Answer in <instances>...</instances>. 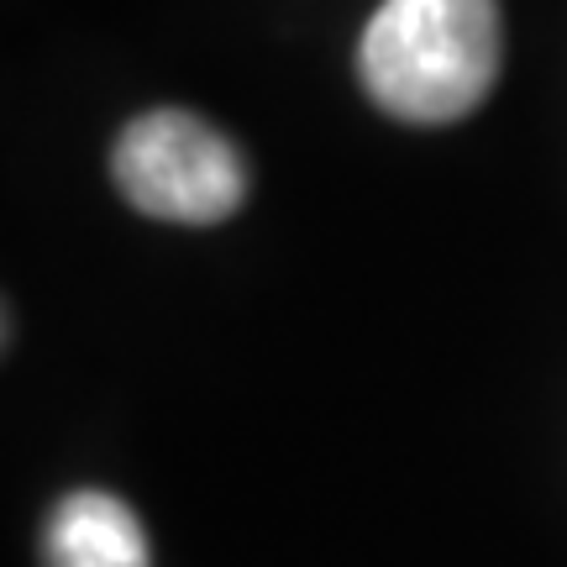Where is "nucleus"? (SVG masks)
I'll return each mask as SVG.
<instances>
[{
    "instance_id": "7ed1b4c3",
    "label": "nucleus",
    "mask_w": 567,
    "mask_h": 567,
    "mask_svg": "<svg viewBox=\"0 0 567 567\" xmlns=\"http://www.w3.org/2000/svg\"><path fill=\"white\" fill-rule=\"evenodd\" d=\"M42 563L48 567H153L147 530L116 494L80 488L69 494L42 530Z\"/></svg>"
},
{
    "instance_id": "f257e3e1",
    "label": "nucleus",
    "mask_w": 567,
    "mask_h": 567,
    "mask_svg": "<svg viewBox=\"0 0 567 567\" xmlns=\"http://www.w3.org/2000/svg\"><path fill=\"white\" fill-rule=\"evenodd\" d=\"M499 59V0H384L358 42L363 90L384 116L410 126H446L478 111Z\"/></svg>"
},
{
    "instance_id": "f03ea898",
    "label": "nucleus",
    "mask_w": 567,
    "mask_h": 567,
    "mask_svg": "<svg viewBox=\"0 0 567 567\" xmlns=\"http://www.w3.org/2000/svg\"><path fill=\"white\" fill-rule=\"evenodd\" d=\"M116 189L142 216L174 226H216L247 200L237 142L189 111H147L116 137Z\"/></svg>"
}]
</instances>
